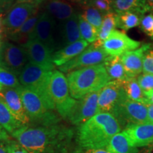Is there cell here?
Masks as SVG:
<instances>
[{"label": "cell", "instance_id": "obj_15", "mask_svg": "<svg viewBox=\"0 0 153 153\" xmlns=\"http://www.w3.org/2000/svg\"><path fill=\"white\" fill-rule=\"evenodd\" d=\"M55 20L45 11L40 14L35 29L30 39L38 40L53 53L55 48Z\"/></svg>", "mask_w": 153, "mask_h": 153}, {"label": "cell", "instance_id": "obj_29", "mask_svg": "<svg viewBox=\"0 0 153 153\" xmlns=\"http://www.w3.org/2000/svg\"><path fill=\"white\" fill-rule=\"evenodd\" d=\"M143 16V14L138 12L133 11H128L118 14L116 27L123 30L124 31H127L131 28L138 26Z\"/></svg>", "mask_w": 153, "mask_h": 153}, {"label": "cell", "instance_id": "obj_10", "mask_svg": "<svg viewBox=\"0 0 153 153\" xmlns=\"http://www.w3.org/2000/svg\"><path fill=\"white\" fill-rule=\"evenodd\" d=\"M99 91L76 100L68 118L74 125H82L97 114Z\"/></svg>", "mask_w": 153, "mask_h": 153}, {"label": "cell", "instance_id": "obj_26", "mask_svg": "<svg viewBox=\"0 0 153 153\" xmlns=\"http://www.w3.org/2000/svg\"><path fill=\"white\" fill-rule=\"evenodd\" d=\"M117 17L118 14L114 11L104 15L102 24L99 30L98 39L93 43L96 47L101 48L104 41L108 38L113 30H115L117 25Z\"/></svg>", "mask_w": 153, "mask_h": 153}, {"label": "cell", "instance_id": "obj_6", "mask_svg": "<svg viewBox=\"0 0 153 153\" xmlns=\"http://www.w3.org/2000/svg\"><path fill=\"white\" fill-rule=\"evenodd\" d=\"M49 91L57 112L63 118H68L76 100L70 96L68 79L62 72L54 70L49 82Z\"/></svg>", "mask_w": 153, "mask_h": 153}, {"label": "cell", "instance_id": "obj_24", "mask_svg": "<svg viewBox=\"0 0 153 153\" xmlns=\"http://www.w3.org/2000/svg\"><path fill=\"white\" fill-rule=\"evenodd\" d=\"M111 5L113 11L117 14L133 11L144 15L148 11L144 0H113Z\"/></svg>", "mask_w": 153, "mask_h": 153}, {"label": "cell", "instance_id": "obj_2", "mask_svg": "<svg viewBox=\"0 0 153 153\" xmlns=\"http://www.w3.org/2000/svg\"><path fill=\"white\" fill-rule=\"evenodd\" d=\"M121 131L118 120L110 113H98L80 125L77 140L82 149H106L111 139Z\"/></svg>", "mask_w": 153, "mask_h": 153}, {"label": "cell", "instance_id": "obj_13", "mask_svg": "<svg viewBox=\"0 0 153 153\" xmlns=\"http://www.w3.org/2000/svg\"><path fill=\"white\" fill-rule=\"evenodd\" d=\"M22 46L26 50L29 62L48 71L54 70L53 52L43 43L36 39H29Z\"/></svg>", "mask_w": 153, "mask_h": 153}, {"label": "cell", "instance_id": "obj_28", "mask_svg": "<svg viewBox=\"0 0 153 153\" xmlns=\"http://www.w3.org/2000/svg\"><path fill=\"white\" fill-rule=\"evenodd\" d=\"M40 14L38 10L36 11L29 19L24 23V25L17 30L16 33L11 36V39L22 43H26L30 39V36L35 29Z\"/></svg>", "mask_w": 153, "mask_h": 153}, {"label": "cell", "instance_id": "obj_51", "mask_svg": "<svg viewBox=\"0 0 153 153\" xmlns=\"http://www.w3.org/2000/svg\"><path fill=\"white\" fill-rule=\"evenodd\" d=\"M1 41H0V47H1Z\"/></svg>", "mask_w": 153, "mask_h": 153}, {"label": "cell", "instance_id": "obj_52", "mask_svg": "<svg viewBox=\"0 0 153 153\" xmlns=\"http://www.w3.org/2000/svg\"><path fill=\"white\" fill-rule=\"evenodd\" d=\"M0 22H1V19H0Z\"/></svg>", "mask_w": 153, "mask_h": 153}, {"label": "cell", "instance_id": "obj_32", "mask_svg": "<svg viewBox=\"0 0 153 153\" xmlns=\"http://www.w3.org/2000/svg\"><path fill=\"white\" fill-rule=\"evenodd\" d=\"M0 85L2 87L12 89H17L21 86L16 74L1 67H0Z\"/></svg>", "mask_w": 153, "mask_h": 153}, {"label": "cell", "instance_id": "obj_11", "mask_svg": "<svg viewBox=\"0 0 153 153\" xmlns=\"http://www.w3.org/2000/svg\"><path fill=\"white\" fill-rule=\"evenodd\" d=\"M141 44V42L132 39L123 32L114 30L101 48L108 56H120L128 51L137 49Z\"/></svg>", "mask_w": 153, "mask_h": 153}, {"label": "cell", "instance_id": "obj_34", "mask_svg": "<svg viewBox=\"0 0 153 153\" xmlns=\"http://www.w3.org/2000/svg\"><path fill=\"white\" fill-rule=\"evenodd\" d=\"M137 82L144 92L153 90V74L144 73L138 76Z\"/></svg>", "mask_w": 153, "mask_h": 153}, {"label": "cell", "instance_id": "obj_25", "mask_svg": "<svg viewBox=\"0 0 153 153\" xmlns=\"http://www.w3.org/2000/svg\"><path fill=\"white\" fill-rule=\"evenodd\" d=\"M111 81H124L128 79L124 70L120 56H109L104 62Z\"/></svg>", "mask_w": 153, "mask_h": 153}, {"label": "cell", "instance_id": "obj_19", "mask_svg": "<svg viewBox=\"0 0 153 153\" xmlns=\"http://www.w3.org/2000/svg\"><path fill=\"white\" fill-rule=\"evenodd\" d=\"M89 45L85 40H79L65 46L53 55V62L55 65L60 67L83 52Z\"/></svg>", "mask_w": 153, "mask_h": 153}, {"label": "cell", "instance_id": "obj_40", "mask_svg": "<svg viewBox=\"0 0 153 153\" xmlns=\"http://www.w3.org/2000/svg\"><path fill=\"white\" fill-rule=\"evenodd\" d=\"M45 0H16V3H22V4H31L38 7L40 4H41Z\"/></svg>", "mask_w": 153, "mask_h": 153}, {"label": "cell", "instance_id": "obj_9", "mask_svg": "<svg viewBox=\"0 0 153 153\" xmlns=\"http://www.w3.org/2000/svg\"><path fill=\"white\" fill-rule=\"evenodd\" d=\"M108 57L102 48L96 47L91 43L79 55L58 68L60 72H70L77 69L103 64Z\"/></svg>", "mask_w": 153, "mask_h": 153}, {"label": "cell", "instance_id": "obj_27", "mask_svg": "<svg viewBox=\"0 0 153 153\" xmlns=\"http://www.w3.org/2000/svg\"><path fill=\"white\" fill-rule=\"evenodd\" d=\"M0 126L6 130V131L13 133L22 126H24L19 120H17L6 103L0 98Z\"/></svg>", "mask_w": 153, "mask_h": 153}, {"label": "cell", "instance_id": "obj_23", "mask_svg": "<svg viewBox=\"0 0 153 153\" xmlns=\"http://www.w3.org/2000/svg\"><path fill=\"white\" fill-rule=\"evenodd\" d=\"M120 82L128 98L132 101L142 103L146 106L149 105L148 99L140 87L136 78H128Z\"/></svg>", "mask_w": 153, "mask_h": 153}, {"label": "cell", "instance_id": "obj_12", "mask_svg": "<svg viewBox=\"0 0 153 153\" xmlns=\"http://www.w3.org/2000/svg\"><path fill=\"white\" fill-rule=\"evenodd\" d=\"M126 95L121 82L111 81L99 91L98 99V113L111 114L118 103L126 98Z\"/></svg>", "mask_w": 153, "mask_h": 153}, {"label": "cell", "instance_id": "obj_7", "mask_svg": "<svg viewBox=\"0 0 153 153\" xmlns=\"http://www.w3.org/2000/svg\"><path fill=\"white\" fill-rule=\"evenodd\" d=\"M111 114L118 120L121 129L124 130L129 126L150 121L146 105L132 101L128 97L118 103Z\"/></svg>", "mask_w": 153, "mask_h": 153}, {"label": "cell", "instance_id": "obj_37", "mask_svg": "<svg viewBox=\"0 0 153 153\" xmlns=\"http://www.w3.org/2000/svg\"><path fill=\"white\" fill-rule=\"evenodd\" d=\"M9 150L10 153H28L19 143H9Z\"/></svg>", "mask_w": 153, "mask_h": 153}, {"label": "cell", "instance_id": "obj_44", "mask_svg": "<svg viewBox=\"0 0 153 153\" xmlns=\"http://www.w3.org/2000/svg\"><path fill=\"white\" fill-rule=\"evenodd\" d=\"M8 135H7V132L4 131V129L0 126V140H5L8 139Z\"/></svg>", "mask_w": 153, "mask_h": 153}, {"label": "cell", "instance_id": "obj_42", "mask_svg": "<svg viewBox=\"0 0 153 153\" xmlns=\"http://www.w3.org/2000/svg\"><path fill=\"white\" fill-rule=\"evenodd\" d=\"M137 153H153V143L144 147L140 152Z\"/></svg>", "mask_w": 153, "mask_h": 153}, {"label": "cell", "instance_id": "obj_20", "mask_svg": "<svg viewBox=\"0 0 153 153\" xmlns=\"http://www.w3.org/2000/svg\"><path fill=\"white\" fill-rule=\"evenodd\" d=\"M46 12L53 19L65 22L76 14L75 9L66 0H45Z\"/></svg>", "mask_w": 153, "mask_h": 153}, {"label": "cell", "instance_id": "obj_4", "mask_svg": "<svg viewBox=\"0 0 153 153\" xmlns=\"http://www.w3.org/2000/svg\"><path fill=\"white\" fill-rule=\"evenodd\" d=\"M52 72L28 62L19 76L21 85L35 91L50 111L55 108L49 91V82Z\"/></svg>", "mask_w": 153, "mask_h": 153}, {"label": "cell", "instance_id": "obj_36", "mask_svg": "<svg viewBox=\"0 0 153 153\" xmlns=\"http://www.w3.org/2000/svg\"><path fill=\"white\" fill-rule=\"evenodd\" d=\"M90 4L98 9L103 15L106 14L110 11H113L111 4L103 1V0H91Z\"/></svg>", "mask_w": 153, "mask_h": 153}, {"label": "cell", "instance_id": "obj_46", "mask_svg": "<svg viewBox=\"0 0 153 153\" xmlns=\"http://www.w3.org/2000/svg\"><path fill=\"white\" fill-rule=\"evenodd\" d=\"M146 97L148 99L149 104H153V90L148 91V92H144Z\"/></svg>", "mask_w": 153, "mask_h": 153}, {"label": "cell", "instance_id": "obj_33", "mask_svg": "<svg viewBox=\"0 0 153 153\" xmlns=\"http://www.w3.org/2000/svg\"><path fill=\"white\" fill-rule=\"evenodd\" d=\"M139 26L143 33L153 39V13L143 15Z\"/></svg>", "mask_w": 153, "mask_h": 153}, {"label": "cell", "instance_id": "obj_47", "mask_svg": "<svg viewBox=\"0 0 153 153\" xmlns=\"http://www.w3.org/2000/svg\"><path fill=\"white\" fill-rule=\"evenodd\" d=\"M144 1L148 11L153 10V0H144Z\"/></svg>", "mask_w": 153, "mask_h": 153}, {"label": "cell", "instance_id": "obj_14", "mask_svg": "<svg viewBox=\"0 0 153 153\" xmlns=\"http://www.w3.org/2000/svg\"><path fill=\"white\" fill-rule=\"evenodd\" d=\"M37 10L38 7L36 6L28 4H14L9 9L4 19V26L10 35H13Z\"/></svg>", "mask_w": 153, "mask_h": 153}, {"label": "cell", "instance_id": "obj_1", "mask_svg": "<svg viewBox=\"0 0 153 153\" xmlns=\"http://www.w3.org/2000/svg\"><path fill=\"white\" fill-rule=\"evenodd\" d=\"M28 153H68L72 132L57 125L22 126L12 133Z\"/></svg>", "mask_w": 153, "mask_h": 153}, {"label": "cell", "instance_id": "obj_43", "mask_svg": "<svg viewBox=\"0 0 153 153\" xmlns=\"http://www.w3.org/2000/svg\"><path fill=\"white\" fill-rule=\"evenodd\" d=\"M0 153H10L9 150V144L6 145L3 143H0Z\"/></svg>", "mask_w": 153, "mask_h": 153}, {"label": "cell", "instance_id": "obj_17", "mask_svg": "<svg viewBox=\"0 0 153 153\" xmlns=\"http://www.w3.org/2000/svg\"><path fill=\"white\" fill-rule=\"evenodd\" d=\"M0 98L6 103L11 114L17 120L23 125H26L29 123L30 119L16 89L2 87L0 91Z\"/></svg>", "mask_w": 153, "mask_h": 153}, {"label": "cell", "instance_id": "obj_41", "mask_svg": "<svg viewBox=\"0 0 153 153\" xmlns=\"http://www.w3.org/2000/svg\"><path fill=\"white\" fill-rule=\"evenodd\" d=\"M66 1H68L70 3L76 4H79L81 7H83V6L90 4L91 0H66Z\"/></svg>", "mask_w": 153, "mask_h": 153}, {"label": "cell", "instance_id": "obj_22", "mask_svg": "<svg viewBox=\"0 0 153 153\" xmlns=\"http://www.w3.org/2000/svg\"><path fill=\"white\" fill-rule=\"evenodd\" d=\"M78 15L76 13L73 16L68 20L62 22V38L65 46L79 41L81 38L79 28Z\"/></svg>", "mask_w": 153, "mask_h": 153}, {"label": "cell", "instance_id": "obj_31", "mask_svg": "<svg viewBox=\"0 0 153 153\" xmlns=\"http://www.w3.org/2000/svg\"><path fill=\"white\" fill-rule=\"evenodd\" d=\"M82 8V13H81L82 16L89 22L94 27L99 30L101 28V24L103 21V15L98 9H96L94 7L89 4L83 6Z\"/></svg>", "mask_w": 153, "mask_h": 153}, {"label": "cell", "instance_id": "obj_38", "mask_svg": "<svg viewBox=\"0 0 153 153\" xmlns=\"http://www.w3.org/2000/svg\"><path fill=\"white\" fill-rule=\"evenodd\" d=\"M75 153H109L106 149H89V150H86V149H82L76 151Z\"/></svg>", "mask_w": 153, "mask_h": 153}, {"label": "cell", "instance_id": "obj_5", "mask_svg": "<svg viewBox=\"0 0 153 153\" xmlns=\"http://www.w3.org/2000/svg\"><path fill=\"white\" fill-rule=\"evenodd\" d=\"M16 89L20 96L29 119L43 123L45 126L57 123L56 116L50 112L41 97L35 91L22 85Z\"/></svg>", "mask_w": 153, "mask_h": 153}, {"label": "cell", "instance_id": "obj_35", "mask_svg": "<svg viewBox=\"0 0 153 153\" xmlns=\"http://www.w3.org/2000/svg\"><path fill=\"white\" fill-rule=\"evenodd\" d=\"M143 71L144 73L153 74V47L151 45L143 55Z\"/></svg>", "mask_w": 153, "mask_h": 153}, {"label": "cell", "instance_id": "obj_3", "mask_svg": "<svg viewBox=\"0 0 153 153\" xmlns=\"http://www.w3.org/2000/svg\"><path fill=\"white\" fill-rule=\"evenodd\" d=\"M67 77L70 96L75 99L100 91L111 82L104 63L73 70Z\"/></svg>", "mask_w": 153, "mask_h": 153}, {"label": "cell", "instance_id": "obj_49", "mask_svg": "<svg viewBox=\"0 0 153 153\" xmlns=\"http://www.w3.org/2000/svg\"><path fill=\"white\" fill-rule=\"evenodd\" d=\"M1 89H2V86L0 85V91H1Z\"/></svg>", "mask_w": 153, "mask_h": 153}, {"label": "cell", "instance_id": "obj_30", "mask_svg": "<svg viewBox=\"0 0 153 153\" xmlns=\"http://www.w3.org/2000/svg\"><path fill=\"white\" fill-rule=\"evenodd\" d=\"M78 21H79V28L81 38L88 43H94L98 39L99 30L87 22L82 16L81 14L78 15Z\"/></svg>", "mask_w": 153, "mask_h": 153}, {"label": "cell", "instance_id": "obj_8", "mask_svg": "<svg viewBox=\"0 0 153 153\" xmlns=\"http://www.w3.org/2000/svg\"><path fill=\"white\" fill-rule=\"evenodd\" d=\"M28 62L27 53L24 47L9 42L1 43L0 47V67L19 76Z\"/></svg>", "mask_w": 153, "mask_h": 153}, {"label": "cell", "instance_id": "obj_39", "mask_svg": "<svg viewBox=\"0 0 153 153\" xmlns=\"http://www.w3.org/2000/svg\"><path fill=\"white\" fill-rule=\"evenodd\" d=\"M15 0H0V9L5 10V9H10L11 6L14 2Z\"/></svg>", "mask_w": 153, "mask_h": 153}, {"label": "cell", "instance_id": "obj_50", "mask_svg": "<svg viewBox=\"0 0 153 153\" xmlns=\"http://www.w3.org/2000/svg\"><path fill=\"white\" fill-rule=\"evenodd\" d=\"M1 24H0V33H1Z\"/></svg>", "mask_w": 153, "mask_h": 153}, {"label": "cell", "instance_id": "obj_21", "mask_svg": "<svg viewBox=\"0 0 153 153\" xmlns=\"http://www.w3.org/2000/svg\"><path fill=\"white\" fill-rule=\"evenodd\" d=\"M106 150L109 153H137L138 149L134 147L124 131L112 137Z\"/></svg>", "mask_w": 153, "mask_h": 153}, {"label": "cell", "instance_id": "obj_45", "mask_svg": "<svg viewBox=\"0 0 153 153\" xmlns=\"http://www.w3.org/2000/svg\"><path fill=\"white\" fill-rule=\"evenodd\" d=\"M148 111V118L150 121L153 122V104L147 105Z\"/></svg>", "mask_w": 153, "mask_h": 153}, {"label": "cell", "instance_id": "obj_48", "mask_svg": "<svg viewBox=\"0 0 153 153\" xmlns=\"http://www.w3.org/2000/svg\"><path fill=\"white\" fill-rule=\"evenodd\" d=\"M103 1H107V2H108V3H110V4H112V1H113V0H103Z\"/></svg>", "mask_w": 153, "mask_h": 153}, {"label": "cell", "instance_id": "obj_18", "mask_svg": "<svg viewBox=\"0 0 153 153\" xmlns=\"http://www.w3.org/2000/svg\"><path fill=\"white\" fill-rule=\"evenodd\" d=\"M123 131L131 144L137 148H144L153 143V122L149 121L129 126Z\"/></svg>", "mask_w": 153, "mask_h": 153}, {"label": "cell", "instance_id": "obj_16", "mask_svg": "<svg viewBox=\"0 0 153 153\" xmlns=\"http://www.w3.org/2000/svg\"><path fill=\"white\" fill-rule=\"evenodd\" d=\"M150 45L145 44L138 49L128 51L120 55V60L128 77L135 78L142 72L143 55Z\"/></svg>", "mask_w": 153, "mask_h": 153}]
</instances>
